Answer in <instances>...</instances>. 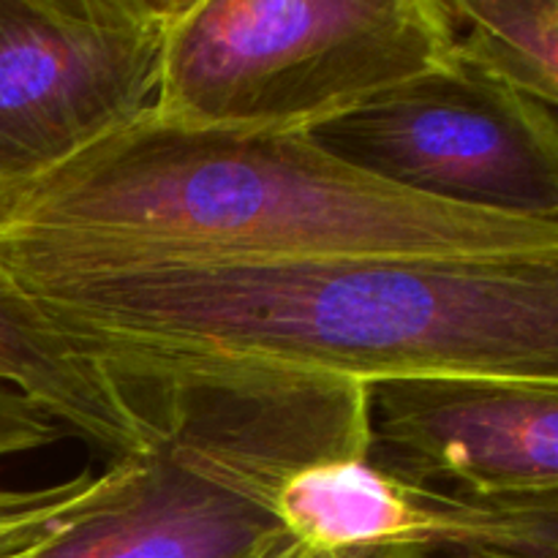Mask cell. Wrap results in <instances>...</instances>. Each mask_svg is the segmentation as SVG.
<instances>
[{
  "label": "cell",
  "mask_w": 558,
  "mask_h": 558,
  "mask_svg": "<svg viewBox=\"0 0 558 558\" xmlns=\"http://www.w3.org/2000/svg\"><path fill=\"white\" fill-rule=\"evenodd\" d=\"M0 283L93 365L558 385V262L283 259Z\"/></svg>",
  "instance_id": "1"
},
{
  "label": "cell",
  "mask_w": 558,
  "mask_h": 558,
  "mask_svg": "<svg viewBox=\"0 0 558 558\" xmlns=\"http://www.w3.org/2000/svg\"><path fill=\"white\" fill-rule=\"evenodd\" d=\"M283 259L558 262V223L409 194L308 134L174 129L150 109L0 216V281Z\"/></svg>",
  "instance_id": "2"
},
{
  "label": "cell",
  "mask_w": 558,
  "mask_h": 558,
  "mask_svg": "<svg viewBox=\"0 0 558 558\" xmlns=\"http://www.w3.org/2000/svg\"><path fill=\"white\" fill-rule=\"evenodd\" d=\"M452 65L447 0H178L150 118L221 134H311Z\"/></svg>",
  "instance_id": "3"
},
{
  "label": "cell",
  "mask_w": 558,
  "mask_h": 558,
  "mask_svg": "<svg viewBox=\"0 0 558 558\" xmlns=\"http://www.w3.org/2000/svg\"><path fill=\"white\" fill-rule=\"evenodd\" d=\"M178 0H0V216L153 107Z\"/></svg>",
  "instance_id": "4"
},
{
  "label": "cell",
  "mask_w": 558,
  "mask_h": 558,
  "mask_svg": "<svg viewBox=\"0 0 558 558\" xmlns=\"http://www.w3.org/2000/svg\"><path fill=\"white\" fill-rule=\"evenodd\" d=\"M308 136L409 194L558 223L556 109L461 65L392 87Z\"/></svg>",
  "instance_id": "5"
},
{
  "label": "cell",
  "mask_w": 558,
  "mask_h": 558,
  "mask_svg": "<svg viewBox=\"0 0 558 558\" xmlns=\"http://www.w3.org/2000/svg\"><path fill=\"white\" fill-rule=\"evenodd\" d=\"M379 472L474 499L558 496V385L501 376H407L368 390Z\"/></svg>",
  "instance_id": "6"
},
{
  "label": "cell",
  "mask_w": 558,
  "mask_h": 558,
  "mask_svg": "<svg viewBox=\"0 0 558 558\" xmlns=\"http://www.w3.org/2000/svg\"><path fill=\"white\" fill-rule=\"evenodd\" d=\"M276 521L314 554L412 548L558 558V496L474 499L420 488L368 458L316 463L289 477L276 496Z\"/></svg>",
  "instance_id": "7"
},
{
  "label": "cell",
  "mask_w": 558,
  "mask_h": 558,
  "mask_svg": "<svg viewBox=\"0 0 558 558\" xmlns=\"http://www.w3.org/2000/svg\"><path fill=\"white\" fill-rule=\"evenodd\" d=\"M0 387L20 392L60 428L123 463L150 447V425L136 417L112 376L80 357L0 283Z\"/></svg>",
  "instance_id": "8"
},
{
  "label": "cell",
  "mask_w": 558,
  "mask_h": 558,
  "mask_svg": "<svg viewBox=\"0 0 558 558\" xmlns=\"http://www.w3.org/2000/svg\"><path fill=\"white\" fill-rule=\"evenodd\" d=\"M452 63L558 107V0H447Z\"/></svg>",
  "instance_id": "9"
},
{
  "label": "cell",
  "mask_w": 558,
  "mask_h": 558,
  "mask_svg": "<svg viewBox=\"0 0 558 558\" xmlns=\"http://www.w3.org/2000/svg\"><path fill=\"white\" fill-rule=\"evenodd\" d=\"M109 480L112 463L98 474L82 472L44 488H0V558H20L54 537L101 496Z\"/></svg>",
  "instance_id": "10"
},
{
  "label": "cell",
  "mask_w": 558,
  "mask_h": 558,
  "mask_svg": "<svg viewBox=\"0 0 558 558\" xmlns=\"http://www.w3.org/2000/svg\"><path fill=\"white\" fill-rule=\"evenodd\" d=\"M63 439V428L20 392L0 387V461L38 452Z\"/></svg>",
  "instance_id": "11"
},
{
  "label": "cell",
  "mask_w": 558,
  "mask_h": 558,
  "mask_svg": "<svg viewBox=\"0 0 558 558\" xmlns=\"http://www.w3.org/2000/svg\"><path fill=\"white\" fill-rule=\"evenodd\" d=\"M311 554H314V550H308L303 543H298V539L289 537L287 532H281L278 537L267 539V543L248 558H311Z\"/></svg>",
  "instance_id": "12"
},
{
  "label": "cell",
  "mask_w": 558,
  "mask_h": 558,
  "mask_svg": "<svg viewBox=\"0 0 558 558\" xmlns=\"http://www.w3.org/2000/svg\"><path fill=\"white\" fill-rule=\"evenodd\" d=\"M403 558H521L510 554H494V550H407Z\"/></svg>",
  "instance_id": "13"
},
{
  "label": "cell",
  "mask_w": 558,
  "mask_h": 558,
  "mask_svg": "<svg viewBox=\"0 0 558 558\" xmlns=\"http://www.w3.org/2000/svg\"><path fill=\"white\" fill-rule=\"evenodd\" d=\"M412 548H352L338 554H311V558H403Z\"/></svg>",
  "instance_id": "14"
}]
</instances>
